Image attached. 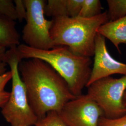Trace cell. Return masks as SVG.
<instances>
[{
  "label": "cell",
  "instance_id": "1",
  "mask_svg": "<svg viewBox=\"0 0 126 126\" xmlns=\"http://www.w3.org/2000/svg\"><path fill=\"white\" fill-rule=\"evenodd\" d=\"M18 70L29 102L39 119L51 111L60 113L66 104L77 97L63 78L43 60H22Z\"/></svg>",
  "mask_w": 126,
  "mask_h": 126
},
{
  "label": "cell",
  "instance_id": "2",
  "mask_svg": "<svg viewBox=\"0 0 126 126\" xmlns=\"http://www.w3.org/2000/svg\"><path fill=\"white\" fill-rule=\"evenodd\" d=\"M20 59H38L49 64L67 82L72 93L76 96L82 91L90 79L92 61L90 58L74 54L65 46H55L43 50L31 48L25 44L17 47Z\"/></svg>",
  "mask_w": 126,
  "mask_h": 126
},
{
  "label": "cell",
  "instance_id": "3",
  "mask_svg": "<svg viewBox=\"0 0 126 126\" xmlns=\"http://www.w3.org/2000/svg\"><path fill=\"white\" fill-rule=\"evenodd\" d=\"M52 20L50 34L54 46H67L74 54L88 58L94 55L98 29L109 21L107 11L93 18L64 16Z\"/></svg>",
  "mask_w": 126,
  "mask_h": 126
},
{
  "label": "cell",
  "instance_id": "4",
  "mask_svg": "<svg viewBox=\"0 0 126 126\" xmlns=\"http://www.w3.org/2000/svg\"><path fill=\"white\" fill-rule=\"evenodd\" d=\"M21 61L17 47L7 50L4 62L9 65L12 73V90L1 113L11 126H35L39 119L29 102L26 89L19 73L18 66Z\"/></svg>",
  "mask_w": 126,
  "mask_h": 126
},
{
  "label": "cell",
  "instance_id": "5",
  "mask_svg": "<svg viewBox=\"0 0 126 126\" xmlns=\"http://www.w3.org/2000/svg\"><path fill=\"white\" fill-rule=\"evenodd\" d=\"M87 88V94L102 109L104 117L114 119L126 114L123 97L126 90V75L119 79L104 78Z\"/></svg>",
  "mask_w": 126,
  "mask_h": 126
},
{
  "label": "cell",
  "instance_id": "6",
  "mask_svg": "<svg viewBox=\"0 0 126 126\" xmlns=\"http://www.w3.org/2000/svg\"><path fill=\"white\" fill-rule=\"evenodd\" d=\"M27 8L26 23L23 29L22 39L25 45L34 49L49 50L55 47L50 31L53 20L45 17L44 0H24Z\"/></svg>",
  "mask_w": 126,
  "mask_h": 126
},
{
  "label": "cell",
  "instance_id": "7",
  "mask_svg": "<svg viewBox=\"0 0 126 126\" xmlns=\"http://www.w3.org/2000/svg\"><path fill=\"white\" fill-rule=\"evenodd\" d=\"M59 114L68 126H99L102 109L86 94H81L65 105Z\"/></svg>",
  "mask_w": 126,
  "mask_h": 126
},
{
  "label": "cell",
  "instance_id": "8",
  "mask_svg": "<svg viewBox=\"0 0 126 126\" xmlns=\"http://www.w3.org/2000/svg\"><path fill=\"white\" fill-rule=\"evenodd\" d=\"M94 56V65L86 87L97 80L113 74L126 75V63L113 58L108 52L105 38L98 33L95 37Z\"/></svg>",
  "mask_w": 126,
  "mask_h": 126
},
{
  "label": "cell",
  "instance_id": "9",
  "mask_svg": "<svg viewBox=\"0 0 126 126\" xmlns=\"http://www.w3.org/2000/svg\"><path fill=\"white\" fill-rule=\"evenodd\" d=\"M97 33L110 41L121 53L119 45H126V16L114 21H108L101 25Z\"/></svg>",
  "mask_w": 126,
  "mask_h": 126
},
{
  "label": "cell",
  "instance_id": "10",
  "mask_svg": "<svg viewBox=\"0 0 126 126\" xmlns=\"http://www.w3.org/2000/svg\"><path fill=\"white\" fill-rule=\"evenodd\" d=\"M16 22L0 14V45L7 48L20 45V35Z\"/></svg>",
  "mask_w": 126,
  "mask_h": 126
},
{
  "label": "cell",
  "instance_id": "11",
  "mask_svg": "<svg viewBox=\"0 0 126 126\" xmlns=\"http://www.w3.org/2000/svg\"><path fill=\"white\" fill-rule=\"evenodd\" d=\"M45 15L53 18L60 16H68L69 7L68 0H49L46 2Z\"/></svg>",
  "mask_w": 126,
  "mask_h": 126
},
{
  "label": "cell",
  "instance_id": "12",
  "mask_svg": "<svg viewBox=\"0 0 126 126\" xmlns=\"http://www.w3.org/2000/svg\"><path fill=\"white\" fill-rule=\"evenodd\" d=\"M102 9L101 3L99 0H84L78 16L82 18H93L102 13Z\"/></svg>",
  "mask_w": 126,
  "mask_h": 126
},
{
  "label": "cell",
  "instance_id": "13",
  "mask_svg": "<svg viewBox=\"0 0 126 126\" xmlns=\"http://www.w3.org/2000/svg\"><path fill=\"white\" fill-rule=\"evenodd\" d=\"M109 21H114L126 16V0H108Z\"/></svg>",
  "mask_w": 126,
  "mask_h": 126
},
{
  "label": "cell",
  "instance_id": "14",
  "mask_svg": "<svg viewBox=\"0 0 126 126\" xmlns=\"http://www.w3.org/2000/svg\"><path fill=\"white\" fill-rule=\"evenodd\" d=\"M34 126H68L61 117L59 113L51 111L45 117L38 120Z\"/></svg>",
  "mask_w": 126,
  "mask_h": 126
},
{
  "label": "cell",
  "instance_id": "15",
  "mask_svg": "<svg viewBox=\"0 0 126 126\" xmlns=\"http://www.w3.org/2000/svg\"><path fill=\"white\" fill-rule=\"evenodd\" d=\"M0 14L14 21L17 20L15 5L11 0H0Z\"/></svg>",
  "mask_w": 126,
  "mask_h": 126
},
{
  "label": "cell",
  "instance_id": "16",
  "mask_svg": "<svg viewBox=\"0 0 126 126\" xmlns=\"http://www.w3.org/2000/svg\"><path fill=\"white\" fill-rule=\"evenodd\" d=\"M99 126H126V114L114 119L101 117L99 119Z\"/></svg>",
  "mask_w": 126,
  "mask_h": 126
},
{
  "label": "cell",
  "instance_id": "17",
  "mask_svg": "<svg viewBox=\"0 0 126 126\" xmlns=\"http://www.w3.org/2000/svg\"><path fill=\"white\" fill-rule=\"evenodd\" d=\"M14 2L15 5L17 20L22 22L26 19L27 10L24 0H15Z\"/></svg>",
  "mask_w": 126,
  "mask_h": 126
},
{
  "label": "cell",
  "instance_id": "18",
  "mask_svg": "<svg viewBox=\"0 0 126 126\" xmlns=\"http://www.w3.org/2000/svg\"><path fill=\"white\" fill-rule=\"evenodd\" d=\"M12 79V73L10 71L0 75V93L4 92L5 86Z\"/></svg>",
  "mask_w": 126,
  "mask_h": 126
},
{
  "label": "cell",
  "instance_id": "19",
  "mask_svg": "<svg viewBox=\"0 0 126 126\" xmlns=\"http://www.w3.org/2000/svg\"><path fill=\"white\" fill-rule=\"evenodd\" d=\"M10 93L4 91L0 93V107L2 108L9 99Z\"/></svg>",
  "mask_w": 126,
  "mask_h": 126
},
{
  "label": "cell",
  "instance_id": "20",
  "mask_svg": "<svg viewBox=\"0 0 126 126\" xmlns=\"http://www.w3.org/2000/svg\"><path fill=\"white\" fill-rule=\"evenodd\" d=\"M6 51V48L0 45V62H4Z\"/></svg>",
  "mask_w": 126,
  "mask_h": 126
},
{
  "label": "cell",
  "instance_id": "21",
  "mask_svg": "<svg viewBox=\"0 0 126 126\" xmlns=\"http://www.w3.org/2000/svg\"><path fill=\"white\" fill-rule=\"evenodd\" d=\"M7 64L3 62H0V75L7 72Z\"/></svg>",
  "mask_w": 126,
  "mask_h": 126
},
{
  "label": "cell",
  "instance_id": "22",
  "mask_svg": "<svg viewBox=\"0 0 126 126\" xmlns=\"http://www.w3.org/2000/svg\"><path fill=\"white\" fill-rule=\"evenodd\" d=\"M123 102L124 104V105L126 108V90L124 94V97H123Z\"/></svg>",
  "mask_w": 126,
  "mask_h": 126
}]
</instances>
